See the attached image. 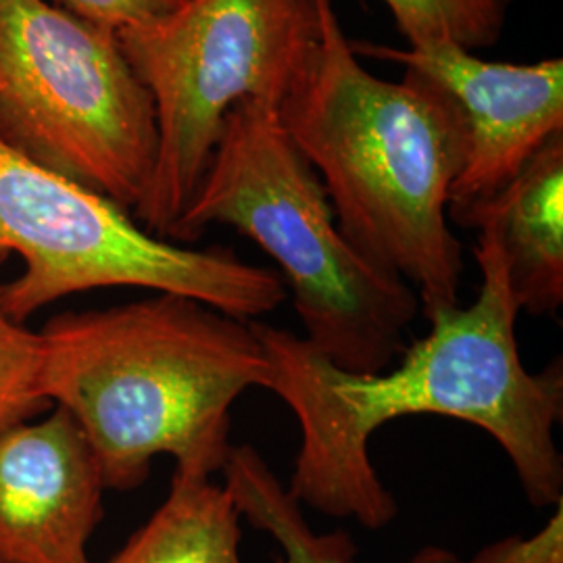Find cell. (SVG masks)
<instances>
[{"label":"cell","mask_w":563,"mask_h":563,"mask_svg":"<svg viewBox=\"0 0 563 563\" xmlns=\"http://www.w3.org/2000/svg\"><path fill=\"white\" fill-rule=\"evenodd\" d=\"M483 284L470 307L428 318L430 332L402 349L395 369L349 372L305 336L253 320L269 363L265 390L286 402L301 426V449L288 493L332 518L380 530L399 505L369 455L374 432L405 416H444L493 437L534 507L560 504L563 460L555 426L563 416V367L528 372L516 341L520 307L490 225H478Z\"/></svg>","instance_id":"obj_1"},{"label":"cell","mask_w":563,"mask_h":563,"mask_svg":"<svg viewBox=\"0 0 563 563\" xmlns=\"http://www.w3.org/2000/svg\"><path fill=\"white\" fill-rule=\"evenodd\" d=\"M318 36L284 92L278 120L328 192L344 239L407 282L426 320L460 305L462 244L446 216L465 159L462 115L407 71H367L332 0H316Z\"/></svg>","instance_id":"obj_2"},{"label":"cell","mask_w":563,"mask_h":563,"mask_svg":"<svg viewBox=\"0 0 563 563\" xmlns=\"http://www.w3.org/2000/svg\"><path fill=\"white\" fill-rule=\"evenodd\" d=\"M38 334L42 397L80 423L107 490L139 488L159 455L222 472L230 409L269 376L251 322L172 292L67 311Z\"/></svg>","instance_id":"obj_3"},{"label":"cell","mask_w":563,"mask_h":563,"mask_svg":"<svg viewBox=\"0 0 563 563\" xmlns=\"http://www.w3.org/2000/svg\"><path fill=\"white\" fill-rule=\"evenodd\" d=\"M232 225L280 267L307 341L349 372H383L420 313L416 290L344 239L320 176L278 120V107L236 104L169 241Z\"/></svg>","instance_id":"obj_4"},{"label":"cell","mask_w":563,"mask_h":563,"mask_svg":"<svg viewBox=\"0 0 563 563\" xmlns=\"http://www.w3.org/2000/svg\"><path fill=\"white\" fill-rule=\"evenodd\" d=\"M0 139L132 213L159 146L118 34L48 0H0Z\"/></svg>","instance_id":"obj_5"},{"label":"cell","mask_w":563,"mask_h":563,"mask_svg":"<svg viewBox=\"0 0 563 563\" xmlns=\"http://www.w3.org/2000/svg\"><path fill=\"white\" fill-rule=\"evenodd\" d=\"M157 115V163L134 220L169 241L242 101L278 107L318 36L316 0H186L115 32Z\"/></svg>","instance_id":"obj_6"},{"label":"cell","mask_w":563,"mask_h":563,"mask_svg":"<svg viewBox=\"0 0 563 563\" xmlns=\"http://www.w3.org/2000/svg\"><path fill=\"white\" fill-rule=\"evenodd\" d=\"M9 253L23 260V274L0 290L7 313L21 323L63 297L113 286L190 297L244 322L286 299L278 272L228 249L159 239L118 202L0 139V257Z\"/></svg>","instance_id":"obj_7"},{"label":"cell","mask_w":563,"mask_h":563,"mask_svg":"<svg viewBox=\"0 0 563 563\" xmlns=\"http://www.w3.org/2000/svg\"><path fill=\"white\" fill-rule=\"evenodd\" d=\"M355 55L393 60L441 88L465 128V159L449 209L484 201L563 132V60L493 63L451 42L390 48L351 42Z\"/></svg>","instance_id":"obj_8"},{"label":"cell","mask_w":563,"mask_h":563,"mask_svg":"<svg viewBox=\"0 0 563 563\" xmlns=\"http://www.w3.org/2000/svg\"><path fill=\"white\" fill-rule=\"evenodd\" d=\"M101 465L63 407L0 434V563H92Z\"/></svg>","instance_id":"obj_9"},{"label":"cell","mask_w":563,"mask_h":563,"mask_svg":"<svg viewBox=\"0 0 563 563\" xmlns=\"http://www.w3.org/2000/svg\"><path fill=\"white\" fill-rule=\"evenodd\" d=\"M449 213L467 228H493L520 311L558 313L563 305V132L497 195Z\"/></svg>","instance_id":"obj_10"},{"label":"cell","mask_w":563,"mask_h":563,"mask_svg":"<svg viewBox=\"0 0 563 563\" xmlns=\"http://www.w3.org/2000/svg\"><path fill=\"white\" fill-rule=\"evenodd\" d=\"M241 520L223 484L176 470L165 501L107 563H242Z\"/></svg>","instance_id":"obj_11"},{"label":"cell","mask_w":563,"mask_h":563,"mask_svg":"<svg viewBox=\"0 0 563 563\" xmlns=\"http://www.w3.org/2000/svg\"><path fill=\"white\" fill-rule=\"evenodd\" d=\"M222 474L242 520L280 544L278 563H355L357 547L351 534L316 532L302 516V505L292 499L255 446L232 444ZM413 563H455V558L446 549L428 547Z\"/></svg>","instance_id":"obj_12"},{"label":"cell","mask_w":563,"mask_h":563,"mask_svg":"<svg viewBox=\"0 0 563 563\" xmlns=\"http://www.w3.org/2000/svg\"><path fill=\"white\" fill-rule=\"evenodd\" d=\"M409 46L451 42L465 51L493 46L511 0H384Z\"/></svg>","instance_id":"obj_13"},{"label":"cell","mask_w":563,"mask_h":563,"mask_svg":"<svg viewBox=\"0 0 563 563\" xmlns=\"http://www.w3.org/2000/svg\"><path fill=\"white\" fill-rule=\"evenodd\" d=\"M41 372V334L7 313L0 290V434L48 407Z\"/></svg>","instance_id":"obj_14"},{"label":"cell","mask_w":563,"mask_h":563,"mask_svg":"<svg viewBox=\"0 0 563 563\" xmlns=\"http://www.w3.org/2000/svg\"><path fill=\"white\" fill-rule=\"evenodd\" d=\"M186 0H55V4L107 30L144 27L174 15Z\"/></svg>","instance_id":"obj_15"},{"label":"cell","mask_w":563,"mask_h":563,"mask_svg":"<svg viewBox=\"0 0 563 563\" xmlns=\"http://www.w3.org/2000/svg\"><path fill=\"white\" fill-rule=\"evenodd\" d=\"M465 563H563V499L532 537H507L483 547Z\"/></svg>","instance_id":"obj_16"}]
</instances>
